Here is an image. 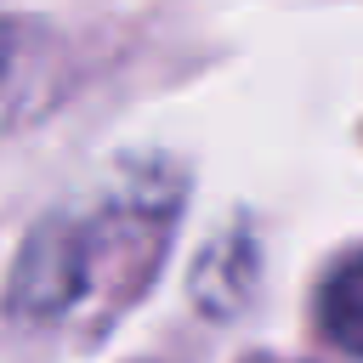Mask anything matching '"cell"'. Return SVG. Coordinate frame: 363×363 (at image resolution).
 Returning <instances> with one entry per match:
<instances>
[{"instance_id":"1","label":"cell","mask_w":363,"mask_h":363,"mask_svg":"<svg viewBox=\"0 0 363 363\" xmlns=\"http://www.w3.org/2000/svg\"><path fill=\"white\" fill-rule=\"evenodd\" d=\"M182 204V182L170 170H130L108 193L45 216L28 244L17 250L6 312L17 323H68V318H108L130 295L147 289L170 221Z\"/></svg>"},{"instance_id":"2","label":"cell","mask_w":363,"mask_h":363,"mask_svg":"<svg viewBox=\"0 0 363 363\" xmlns=\"http://www.w3.org/2000/svg\"><path fill=\"white\" fill-rule=\"evenodd\" d=\"M318 323L340 352L363 357V250H352L329 267V278L318 289Z\"/></svg>"},{"instance_id":"3","label":"cell","mask_w":363,"mask_h":363,"mask_svg":"<svg viewBox=\"0 0 363 363\" xmlns=\"http://www.w3.org/2000/svg\"><path fill=\"white\" fill-rule=\"evenodd\" d=\"M0 68H6V23H0Z\"/></svg>"}]
</instances>
